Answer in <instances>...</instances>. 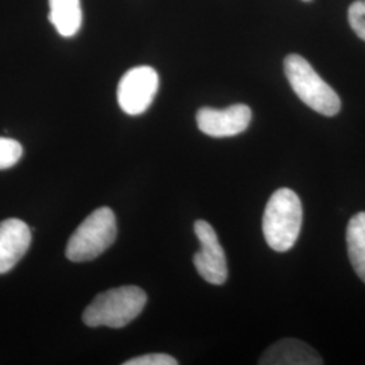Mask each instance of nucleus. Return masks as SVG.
<instances>
[{
	"instance_id": "1",
	"label": "nucleus",
	"mask_w": 365,
	"mask_h": 365,
	"mask_svg": "<svg viewBox=\"0 0 365 365\" xmlns=\"http://www.w3.org/2000/svg\"><path fill=\"white\" fill-rule=\"evenodd\" d=\"M303 207L299 196L289 188H280L269 197L262 217V233L274 252L294 248L300 235Z\"/></svg>"
},
{
	"instance_id": "2",
	"label": "nucleus",
	"mask_w": 365,
	"mask_h": 365,
	"mask_svg": "<svg viewBox=\"0 0 365 365\" xmlns=\"http://www.w3.org/2000/svg\"><path fill=\"white\" fill-rule=\"evenodd\" d=\"M148 297L143 288L123 286L99 294L83 313V322L90 327L120 329L143 313Z\"/></svg>"
},
{
	"instance_id": "3",
	"label": "nucleus",
	"mask_w": 365,
	"mask_h": 365,
	"mask_svg": "<svg viewBox=\"0 0 365 365\" xmlns=\"http://www.w3.org/2000/svg\"><path fill=\"white\" fill-rule=\"evenodd\" d=\"M284 72L291 88L304 105L327 117L339 114L341 101L337 92L314 71L306 58L299 54H289L284 60Z\"/></svg>"
},
{
	"instance_id": "4",
	"label": "nucleus",
	"mask_w": 365,
	"mask_h": 365,
	"mask_svg": "<svg viewBox=\"0 0 365 365\" xmlns=\"http://www.w3.org/2000/svg\"><path fill=\"white\" fill-rule=\"evenodd\" d=\"M117 218L110 207H101L80 223L66 244L68 260L91 261L110 248L117 238Z\"/></svg>"
},
{
	"instance_id": "5",
	"label": "nucleus",
	"mask_w": 365,
	"mask_h": 365,
	"mask_svg": "<svg viewBox=\"0 0 365 365\" xmlns=\"http://www.w3.org/2000/svg\"><path fill=\"white\" fill-rule=\"evenodd\" d=\"M158 75L152 66H135L118 84L119 107L129 115H140L153 103L158 90Z\"/></svg>"
},
{
	"instance_id": "6",
	"label": "nucleus",
	"mask_w": 365,
	"mask_h": 365,
	"mask_svg": "<svg viewBox=\"0 0 365 365\" xmlns=\"http://www.w3.org/2000/svg\"><path fill=\"white\" fill-rule=\"evenodd\" d=\"M195 235L200 242V250L194 256V265L210 284L221 286L227 280V260L214 227L209 222L199 220L194 225Z\"/></svg>"
},
{
	"instance_id": "7",
	"label": "nucleus",
	"mask_w": 365,
	"mask_h": 365,
	"mask_svg": "<svg viewBox=\"0 0 365 365\" xmlns=\"http://www.w3.org/2000/svg\"><path fill=\"white\" fill-rule=\"evenodd\" d=\"M252 120V110L247 105H235L217 110L203 107L196 114L197 128L214 138L233 137L247 130Z\"/></svg>"
},
{
	"instance_id": "8",
	"label": "nucleus",
	"mask_w": 365,
	"mask_h": 365,
	"mask_svg": "<svg viewBox=\"0 0 365 365\" xmlns=\"http://www.w3.org/2000/svg\"><path fill=\"white\" fill-rule=\"evenodd\" d=\"M31 244V230L18 218L0 222V274L11 271Z\"/></svg>"
},
{
	"instance_id": "9",
	"label": "nucleus",
	"mask_w": 365,
	"mask_h": 365,
	"mask_svg": "<svg viewBox=\"0 0 365 365\" xmlns=\"http://www.w3.org/2000/svg\"><path fill=\"white\" fill-rule=\"evenodd\" d=\"M262 365H321V356L310 345L295 339H284L271 345L259 360Z\"/></svg>"
},
{
	"instance_id": "10",
	"label": "nucleus",
	"mask_w": 365,
	"mask_h": 365,
	"mask_svg": "<svg viewBox=\"0 0 365 365\" xmlns=\"http://www.w3.org/2000/svg\"><path fill=\"white\" fill-rule=\"evenodd\" d=\"M49 21L60 36L73 37L83 22L80 0H49Z\"/></svg>"
},
{
	"instance_id": "11",
	"label": "nucleus",
	"mask_w": 365,
	"mask_h": 365,
	"mask_svg": "<svg viewBox=\"0 0 365 365\" xmlns=\"http://www.w3.org/2000/svg\"><path fill=\"white\" fill-rule=\"evenodd\" d=\"M346 245L353 269L365 283V212H359L348 223Z\"/></svg>"
},
{
	"instance_id": "12",
	"label": "nucleus",
	"mask_w": 365,
	"mask_h": 365,
	"mask_svg": "<svg viewBox=\"0 0 365 365\" xmlns=\"http://www.w3.org/2000/svg\"><path fill=\"white\" fill-rule=\"evenodd\" d=\"M24 155V148L13 138L0 137V170L14 167Z\"/></svg>"
},
{
	"instance_id": "13",
	"label": "nucleus",
	"mask_w": 365,
	"mask_h": 365,
	"mask_svg": "<svg viewBox=\"0 0 365 365\" xmlns=\"http://www.w3.org/2000/svg\"><path fill=\"white\" fill-rule=\"evenodd\" d=\"M348 19L357 37L365 41V0H357L352 3L348 11Z\"/></svg>"
},
{
	"instance_id": "14",
	"label": "nucleus",
	"mask_w": 365,
	"mask_h": 365,
	"mask_svg": "<svg viewBox=\"0 0 365 365\" xmlns=\"http://www.w3.org/2000/svg\"><path fill=\"white\" fill-rule=\"evenodd\" d=\"M123 365H178V360L165 353H150L130 359Z\"/></svg>"
},
{
	"instance_id": "15",
	"label": "nucleus",
	"mask_w": 365,
	"mask_h": 365,
	"mask_svg": "<svg viewBox=\"0 0 365 365\" xmlns=\"http://www.w3.org/2000/svg\"><path fill=\"white\" fill-rule=\"evenodd\" d=\"M303 1H312V0H303Z\"/></svg>"
}]
</instances>
